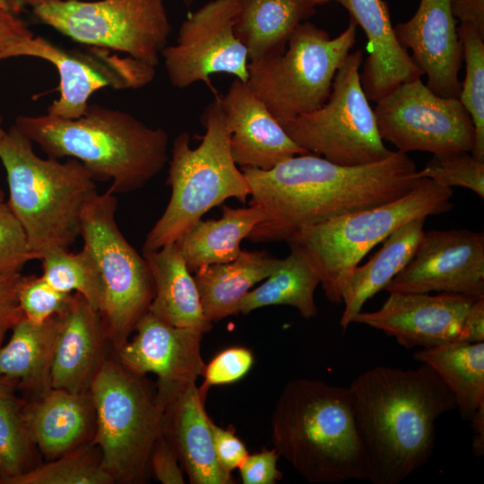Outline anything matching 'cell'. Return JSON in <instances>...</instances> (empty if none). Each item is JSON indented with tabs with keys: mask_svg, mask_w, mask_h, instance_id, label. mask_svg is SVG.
Here are the masks:
<instances>
[{
	"mask_svg": "<svg viewBox=\"0 0 484 484\" xmlns=\"http://www.w3.org/2000/svg\"><path fill=\"white\" fill-rule=\"evenodd\" d=\"M280 454L272 449L263 448L260 452L248 454L239 466L244 484H275L282 479L278 469Z\"/></svg>",
	"mask_w": 484,
	"mask_h": 484,
	"instance_id": "cell-41",
	"label": "cell"
},
{
	"mask_svg": "<svg viewBox=\"0 0 484 484\" xmlns=\"http://www.w3.org/2000/svg\"><path fill=\"white\" fill-rule=\"evenodd\" d=\"M108 340L99 312L79 293H73L60 314L50 375L51 388L89 392L104 357Z\"/></svg>",
	"mask_w": 484,
	"mask_h": 484,
	"instance_id": "cell-23",
	"label": "cell"
},
{
	"mask_svg": "<svg viewBox=\"0 0 484 484\" xmlns=\"http://www.w3.org/2000/svg\"><path fill=\"white\" fill-rule=\"evenodd\" d=\"M154 281V296L148 311L160 320L177 327L203 332L212 328L203 310L194 276L177 245L157 250H143Z\"/></svg>",
	"mask_w": 484,
	"mask_h": 484,
	"instance_id": "cell-25",
	"label": "cell"
},
{
	"mask_svg": "<svg viewBox=\"0 0 484 484\" xmlns=\"http://www.w3.org/2000/svg\"><path fill=\"white\" fill-rule=\"evenodd\" d=\"M374 113L383 141L405 154L471 152L474 144V126L459 99L436 95L420 78L402 83L377 100Z\"/></svg>",
	"mask_w": 484,
	"mask_h": 484,
	"instance_id": "cell-13",
	"label": "cell"
},
{
	"mask_svg": "<svg viewBox=\"0 0 484 484\" xmlns=\"http://www.w3.org/2000/svg\"><path fill=\"white\" fill-rule=\"evenodd\" d=\"M455 21L470 24L484 35V0H450Z\"/></svg>",
	"mask_w": 484,
	"mask_h": 484,
	"instance_id": "cell-45",
	"label": "cell"
},
{
	"mask_svg": "<svg viewBox=\"0 0 484 484\" xmlns=\"http://www.w3.org/2000/svg\"><path fill=\"white\" fill-rule=\"evenodd\" d=\"M32 143L14 125L0 139V160L7 177V204L39 260L49 250L68 249L76 242L82 212L98 192L82 162L40 158Z\"/></svg>",
	"mask_w": 484,
	"mask_h": 484,
	"instance_id": "cell-5",
	"label": "cell"
},
{
	"mask_svg": "<svg viewBox=\"0 0 484 484\" xmlns=\"http://www.w3.org/2000/svg\"><path fill=\"white\" fill-rule=\"evenodd\" d=\"M452 196V188L421 177L398 199L304 227L285 242L315 272L327 299L339 304L352 271L376 245L414 219L450 211Z\"/></svg>",
	"mask_w": 484,
	"mask_h": 484,
	"instance_id": "cell-6",
	"label": "cell"
},
{
	"mask_svg": "<svg viewBox=\"0 0 484 484\" xmlns=\"http://www.w3.org/2000/svg\"><path fill=\"white\" fill-rule=\"evenodd\" d=\"M314 13L306 0H240L235 33L251 61L282 47Z\"/></svg>",
	"mask_w": 484,
	"mask_h": 484,
	"instance_id": "cell-31",
	"label": "cell"
},
{
	"mask_svg": "<svg viewBox=\"0 0 484 484\" xmlns=\"http://www.w3.org/2000/svg\"><path fill=\"white\" fill-rule=\"evenodd\" d=\"M473 430L472 453L476 457L484 454V410L480 411L470 421Z\"/></svg>",
	"mask_w": 484,
	"mask_h": 484,
	"instance_id": "cell-48",
	"label": "cell"
},
{
	"mask_svg": "<svg viewBox=\"0 0 484 484\" xmlns=\"http://www.w3.org/2000/svg\"><path fill=\"white\" fill-rule=\"evenodd\" d=\"M15 125L49 158L82 162L108 190L125 194L143 188L169 161V136L132 114L97 104L77 118L20 116Z\"/></svg>",
	"mask_w": 484,
	"mask_h": 484,
	"instance_id": "cell-3",
	"label": "cell"
},
{
	"mask_svg": "<svg viewBox=\"0 0 484 484\" xmlns=\"http://www.w3.org/2000/svg\"><path fill=\"white\" fill-rule=\"evenodd\" d=\"M89 392L96 418L92 444L104 470L115 483H143L152 449L163 434L165 406L156 385L117 359H106Z\"/></svg>",
	"mask_w": 484,
	"mask_h": 484,
	"instance_id": "cell-8",
	"label": "cell"
},
{
	"mask_svg": "<svg viewBox=\"0 0 484 484\" xmlns=\"http://www.w3.org/2000/svg\"><path fill=\"white\" fill-rule=\"evenodd\" d=\"M356 35L352 19L335 38L303 22L282 47L248 62L246 83L279 123L313 111L327 100Z\"/></svg>",
	"mask_w": 484,
	"mask_h": 484,
	"instance_id": "cell-9",
	"label": "cell"
},
{
	"mask_svg": "<svg viewBox=\"0 0 484 484\" xmlns=\"http://www.w3.org/2000/svg\"><path fill=\"white\" fill-rule=\"evenodd\" d=\"M207 392L196 382L170 389L163 397V434L174 447L192 484H234L215 456L212 419L204 402Z\"/></svg>",
	"mask_w": 484,
	"mask_h": 484,
	"instance_id": "cell-21",
	"label": "cell"
},
{
	"mask_svg": "<svg viewBox=\"0 0 484 484\" xmlns=\"http://www.w3.org/2000/svg\"><path fill=\"white\" fill-rule=\"evenodd\" d=\"M4 194L2 191V189L0 188V201H4Z\"/></svg>",
	"mask_w": 484,
	"mask_h": 484,
	"instance_id": "cell-53",
	"label": "cell"
},
{
	"mask_svg": "<svg viewBox=\"0 0 484 484\" xmlns=\"http://www.w3.org/2000/svg\"><path fill=\"white\" fill-rule=\"evenodd\" d=\"M35 259L20 221L7 203L0 201V272H21Z\"/></svg>",
	"mask_w": 484,
	"mask_h": 484,
	"instance_id": "cell-39",
	"label": "cell"
},
{
	"mask_svg": "<svg viewBox=\"0 0 484 484\" xmlns=\"http://www.w3.org/2000/svg\"><path fill=\"white\" fill-rule=\"evenodd\" d=\"M177 454L162 434L157 440L150 458V471L163 484H184L183 469L179 465Z\"/></svg>",
	"mask_w": 484,
	"mask_h": 484,
	"instance_id": "cell-42",
	"label": "cell"
},
{
	"mask_svg": "<svg viewBox=\"0 0 484 484\" xmlns=\"http://www.w3.org/2000/svg\"><path fill=\"white\" fill-rule=\"evenodd\" d=\"M23 316L18 304L0 307V347L4 339L14 324Z\"/></svg>",
	"mask_w": 484,
	"mask_h": 484,
	"instance_id": "cell-47",
	"label": "cell"
},
{
	"mask_svg": "<svg viewBox=\"0 0 484 484\" xmlns=\"http://www.w3.org/2000/svg\"><path fill=\"white\" fill-rule=\"evenodd\" d=\"M241 169L249 204L264 213L246 238L253 243L286 241L304 227L398 199L421 178L414 161L398 151L361 166H341L309 152L268 170Z\"/></svg>",
	"mask_w": 484,
	"mask_h": 484,
	"instance_id": "cell-1",
	"label": "cell"
},
{
	"mask_svg": "<svg viewBox=\"0 0 484 484\" xmlns=\"http://www.w3.org/2000/svg\"><path fill=\"white\" fill-rule=\"evenodd\" d=\"M16 384L0 378V483L34 467L36 446L23 417L26 400L16 395Z\"/></svg>",
	"mask_w": 484,
	"mask_h": 484,
	"instance_id": "cell-33",
	"label": "cell"
},
{
	"mask_svg": "<svg viewBox=\"0 0 484 484\" xmlns=\"http://www.w3.org/2000/svg\"><path fill=\"white\" fill-rule=\"evenodd\" d=\"M280 260L266 251L242 250L233 261L197 269L194 278L206 318L216 323L238 314L242 298L276 269Z\"/></svg>",
	"mask_w": 484,
	"mask_h": 484,
	"instance_id": "cell-27",
	"label": "cell"
},
{
	"mask_svg": "<svg viewBox=\"0 0 484 484\" xmlns=\"http://www.w3.org/2000/svg\"><path fill=\"white\" fill-rule=\"evenodd\" d=\"M417 174L419 177L430 178L446 187L468 188L484 198V161L477 160L470 151L434 155Z\"/></svg>",
	"mask_w": 484,
	"mask_h": 484,
	"instance_id": "cell-37",
	"label": "cell"
},
{
	"mask_svg": "<svg viewBox=\"0 0 484 484\" xmlns=\"http://www.w3.org/2000/svg\"><path fill=\"white\" fill-rule=\"evenodd\" d=\"M117 207V200L109 190L95 194L82 212L80 235L99 276V312L115 350L129 339L154 296L148 264L119 229Z\"/></svg>",
	"mask_w": 484,
	"mask_h": 484,
	"instance_id": "cell-10",
	"label": "cell"
},
{
	"mask_svg": "<svg viewBox=\"0 0 484 484\" xmlns=\"http://www.w3.org/2000/svg\"><path fill=\"white\" fill-rule=\"evenodd\" d=\"M416 361L427 364L454 394L462 419L484 410V341H453L420 349Z\"/></svg>",
	"mask_w": 484,
	"mask_h": 484,
	"instance_id": "cell-30",
	"label": "cell"
},
{
	"mask_svg": "<svg viewBox=\"0 0 484 484\" xmlns=\"http://www.w3.org/2000/svg\"><path fill=\"white\" fill-rule=\"evenodd\" d=\"M134 331V337L116 350L117 359L129 371L156 375L160 389L196 382L203 376L200 330L171 325L147 311Z\"/></svg>",
	"mask_w": 484,
	"mask_h": 484,
	"instance_id": "cell-18",
	"label": "cell"
},
{
	"mask_svg": "<svg viewBox=\"0 0 484 484\" xmlns=\"http://www.w3.org/2000/svg\"><path fill=\"white\" fill-rule=\"evenodd\" d=\"M60 315L42 324L24 315L12 328L8 342L0 347V378L16 384L30 400L45 393L50 385Z\"/></svg>",
	"mask_w": 484,
	"mask_h": 484,
	"instance_id": "cell-26",
	"label": "cell"
},
{
	"mask_svg": "<svg viewBox=\"0 0 484 484\" xmlns=\"http://www.w3.org/2000/svg\"><path fill=\"white\" fill-rule=\"evenodd\" d=\"M254 356L244 347H231L218 353L207 365L201 388L207 392L212 385H226L243 378L251 369Z\"/></svg>",
	"mask_w": 484,
	"mask_h": 484,
	"instance_id": "cell-40",
	"label": "cell"
},
{
	"mask_svg": "<svg viewBox=\"0 0 484 484\" xmlns=\"http://www.w3.org/2000/svg\"><path fill=\"white\" fill-rule=\"evenodd\" d=\"M373 484H399L430 459L436 423L457 409L436 371L376 366L348 386Z\"/></svg>",
	"mask_w": 484,
	"mask_h": 484,
	"instance_id": "cell-2",
	"label": "cell"
},
{
	"mask_svg": "<svg viewBox=\"0 0 484 484\" xmlns=\"http://www.w3.org/2000/svg\"><path fill=\"white\" fill-rule=\"evenodd\" d=\"M385 290L484 298V234L467 229L424 231L412 258Z\"/></svg>",
	"mask_w": 484,
	"mask_h": 484,
	"instance_id": "cell-16",
	"label": "cell"
},
{
	"mask_svg": "<svg viewBox=\"0 0 484 484\" xmlns=\"http://www.w3.org/2000/svg\"><path fill=\"white\" fill-rule=\"evenodd\" d=\"M475 299L452 292H391L379 309L360 311L352 324L380 330L407 349L471 341L467 317Z\"/></svg>",
	"mask_w": 484,
	"mask_h": 484,
	"instance_id": "cell-17",
	"label": "cell"
},
{
	"mask_svg": "<svg viewBox=\"0 0 484 484\" xmlns=\"http://www.w3.org/2000/svg\"><path fill=\"white\" fill-rule=\"evenodd\" d=\"M362 61L360 49L350 52L337 70L331 93L321 107L280 122L301 148L341 166L378 162L393 151L384 144L363 91Z\"/></svg>",
	"mask_w": 484,
	"mask_h": 484,
	"instance_id": "cell-12",
	"label": "cell"
},
{
	"mask_svg": "<svg viewBox=\"0 0 484 484\" xmlns=\"http://www.w3.org/2000/svg\"><path fill=\"white\" fill-rule=\"evenodd\" d=\"M399 43L412 51V59L428 77L436 95L458 98L462 48L450 0H420L415 14L393 27Z\"/></svg>",
	"mask_w": 484,
	"mask_h": 484,
	"instance_id": "cell-19",
	"label": "cell"
},
{
	"mask_svg": "<svg viewBox=\"0 0 484 484\" xmlns=\"http://www.w3.org/2000/svg\"><path fill=\"white\" fill-rule=\"evenodd\" d=\"M72 294L56 290L42 275L22 276L17 290V303L24 317L33 323L42 324L62 314Z\"/></svg>",
	"mask_w": 484,
	"mask_h": 484,
	"instance_id": "cell-38",
	"label": "cell"
},
{
	"mask_svg": "<svg viewBox=\"0 0 484 484\" xmlns=\"http://www.w3.org/2000/svg\"><path fill=\"white\" fill-rule=\"evenodd\" d=\"M221 210V218L198 220L176 242L191 272L203 265L235 260L242 251V240L264 219L257 206L224 205Z\"/></svg>",
	"mask_w": 484,
	"mask_h": 484,
	"instance_id": "cell-29",
	"label": "cell"
},
{
	"mask_svg": "<svg viewBox=\"0 0 484 484\" xmlns=\"http://www.w3.org/2000/svg\"><path fill=\"white\" fill-rule=\"evenodd\" d=\"M100 453L92 443L83 445L9 479L5 484H112Z\"/></svg>",
	"mask_w": 484,
	"mask_h": 484,
	"instance_id": "cell-34",
	"label": "cell"
},
{
	"mask_svg": "<svg viewBox=\"0 0 484 484\" xmlns=\"http://www.w3.org/2000/svg\"><path fill=\"white\" fill-rule=\"evenodd\" d=\"M21 272H0V307L16 305Z\"/></svg>",
	"mask_w": 484,
	"mask_h": 484,
	"instance_id": "cell-46",
	"label": "cell"
},
{
	"mask_svg": "<svg viewBox=\"0 0 484 484\" xmlns=\"http://www.w3.org/2000/svg\"><path fill=\"white\" fill-rule=\"evenodd\" d=\"M33 14L72 40L156 67L172 26L163 0H27Z\"/></svg>",
	"mask_w": 484,
	"mask_h": 484,
	"instance_id": "cell-11",
	"label": "cell"
},
{
	"mask_svg": "<svg viewBox=\"0 0 484 484\" xmlns=\"http://www.w3.org/2000/svg\"><path fill=\"white\" fill-rule=\"evenodd\" d=\"M240 0H211L181 23L177 42L161 52L170 83L183 89L224 73L246 82L248 55L235 33Z\"/></svg>",
	"mask_w": 484,
	"mask_h": 484,
	"instance_id": "cell-15",
	"label": "cell"
},
{
	"mask_svg": "<svg viewBox=\"0 0 484 484\" xmlns=\"http://www.w3.org/2000/svg\"><path fill=\"white\" fill-rule=\"evenodd\" d=\"M215 456L220 465L228 472L238 469L248 455L245 444L230 429L223 428L211 421Z\"/></svg>",
	"mask_w": 484,
	"mask_h": 484,
	"instance_id": "cell-43",
	"label": "cell"
},
{
	"mask_svg": "<svg viewBox=\"0 0 484 484\" xmlns=\"http://www.w3.org/2000/svg\"><path fill=\"white\" fill-rule=\"evenodd\" d=\"M27 25L8 7L5 0H0V59L13 46L33 37Z\"/></svg>",
	"mask_w": 484,
	"mask_h": 484,
	"instance_id": "cell-44",
	"label": "cell"
},
{
	"mask_svg": "<svg viewBox=\"0 0 484 484\" xmlns=\"http://www.w3.org/2000/svg\"><path fill=\"white\" fill-rule=\"evenodd\" d=\"M42 277L56 290L64 293L81 294L99 311L101 284L95 264L83 247L77 253L55 248L42 255Z\"/></svg>",
	"mask_w": 484,
	"mask_h": 484,
	"instance_id": "cell-35",
	"label": "cell"
},
{
	"mask_svg": "<svg viewBox=\"0 0 484 484\" xmlns=\"http://www.w3.org/2000/svg\"><path fill=\"white\" fill-rule=\"evenodd\" d=\"M5 131L1 126V119H0V139L4 135Z\"/></svg>",
	"mask_w": 484,
	"mask_h": 484,
	"instance_id": "cell-52",
	"label": "cell"
},
{
	"mask_svg": "<svg viewBox=\"0 0 484 484\" xmlns=\"http://www.w3.org/2000/svg\"><path fill=\"white\" fill-rule=\"evenodd\" d=\"M33 56L54 65L59 74L60 96L48 108V115L73 119L84 114L91 95L105 87L136 90L155 77V67L110 49L86 46L65 48L42 37H31L13 46L5 55Z\"/></svg>",
	"mask_w": 484,
	"mask_h": 484,
	"instance_id": "cell-14",
	"label": "cell"
},
{
	"mask_svg": "<svg viewBox=\"0 0 484 484\" xmlns=\"http://www.w3.org/2000/svg\"><path fill=\"white\" fill-rule=\"evenodd\" d=\"M457 33L466 65L458 99L474 126V144L471 153L484 161V35L470 24H461Z\"/></svg>",
	"mask_w": 484,
	"mask_h": 484,
	"instance_id": "cell-36",
	"label": "cell"
},
{
	"mask_svg": "<svg viewBox=\"0 0 484 484\" xmlns=\"http://www.w3.org/2000/svg\"><path fill=\"white\" fill-rule=\"evenodd\" d=\"M201 121L205 131L197 147H190L187 132L174 140L167 179L171 196L143 250L176 243L212 208L232 197L246 203L250 195L247 180L231 155L230 133L217 94Z\"/></svg>",
	"mask_w": 484,
	"mask_h": 484,
	"instance_id": "cell-7",
	"label": "cell"
},
{
	"mask_svg": "<svg viewBox=\"0 0 484 484\" xmlns=\"http://www.w3.org/2000/svg\"><path fill=\"white\" fill-rule=\"evenodd\" d=\"M367 39L368 56L360 80L368 100L377 101L424 73L398 41L383 0H341Z\"/></svg>",
	"mask_w": 484,
	"mask_h": 484,
	"instance_id": "cell-22",
	"label": "cell"
},
{
	"mask_svg": "<svg viewBox=\"0 0 484 484\" xmlns=\"http://www.w3.org/2000/svg\"><path fill=\"white\" fill-rule=\"evenodd\" d=\"M220 101L230 133L231 155L241 169L268 170L309 153L289 136L246 82L235 78Z\"/></svg>",
	"mask_w": 484,
	"mask_h": 484,
	"instance_id": "cell-20",
	"label": "cell"
},
{
	"mask_svg": "<svg viewBox=\"0 0 484 484\" xmlns=\"http://www.w3.org/2000/svg\"><path fill=\"white\" fill-rule=\"evenodd\" d=\"M271 436L280 456L310 483L368 479L348 387L320 379L289 381L272 414Z\"/></svg>",
	"mask_w": 484,
	"mask_h": 484,
	"instance_id": "cell-4",
	"label": "cell"
},
{
	"mask_svg": "<svg viewBox=\"0 0 484 484\" xmlns=\"http://www.w3.org/2000/svg\"><path fill=\"white\" fill-rule=\"evenodd\" d=\"M10 10L17 14L25 5L27 0H5Z\"/></svg>",
	"mask_w": 484,
	"mask_h": 484,
	"instance_id": "cell-49",
	"label": "cell"
},
{
	"mask_svg": "<svg viewBox=\"0 0 484 484\" xmlns=\"http://www.w3.org/2000/svg\"><path fill=\"white\" fill-rule=\"evenodd\" d=\"M426 217L402 225L384 241L381 248L363 265H357L341 293L344 309L340 324L345 332L364 304L386 285L411 261L424 233Z\"/></svg>",
	"mask_w": 484,
	"mask_h": 484,
	"instance_id": "cell-28",
	"label": "cell"
},
{
	"mask_svg": "<svg viewBox=\"0 0 484 484\" xmlns=\"http://www.w3.org/2000/svg\"><path fill=\"white\" fill-rule=\"evenodd\" d=\"M183 2L186 6H190L193 4L194 0H183Z\"/></svg>",
	"mask_w": 484,
	"mask_h": 484,
	"instance_id": "cell-51",
	"label": "cell"
},
{
	"mask_svg": "<svg viewBox=\"0 0 484 484\" xmlns=\"http://www.w3.org/2000/svg\"><path fill=\"white\" fill-rule=\"evenodd\" d=\"M23 417L33 444L48 461L92 443L96 418L90 392L50 388L26 401Z\"/></svg>",
	"mask_w": 484,
	"mask_h": 484,
	"instance_id": "cell-24",
	"label": "cell"
},
{
	"mask_svg": "<svg viewBox=\"0 0 484 484\" xmlns=\"http://www.w3.org/2000/svg\"><path fill=\"white\" fill-rule=\"evenodd\" d=\"M306 1L314 7L315 5L323 4L330 1H335L339 3L341 2V0H306Z\"/></svg>",
	"mask_w": 484,
	"mask_h": 484,
	"instance_id": "cell-50",
	"label": "cell"
},
{
	"mask_svg": "<svg viewBox=\"0 0 484 484\" xmlns=\"http://www.w3.org/2000/svg\"><path fill=\"white\" fill-rule=\"evenodd\" d=\"M319 284V278L305 258L290 250L265 281L242 298L239 313L246 315L267 306L287 305L297 308L305 319L315 317V291Z\"/></svg>",
	"mask_w": 484,
	"mask_h": 484,
	"instance_id": "cell-32",
	"label": "cell"
}]
</instances>
